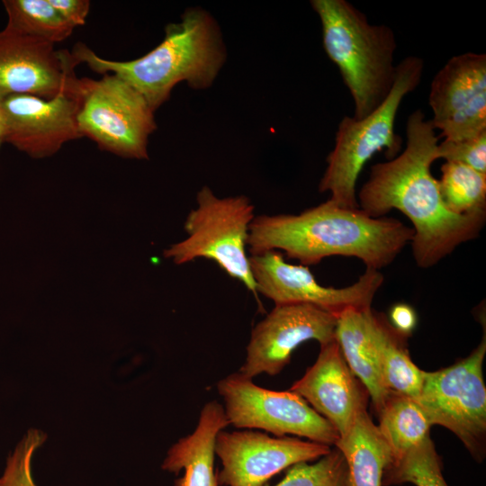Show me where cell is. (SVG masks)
<instances>
[{"label":"cell","mask_w":486,"mask_h":486,"mask_svg":"<svg viewBox=\"0 0 486 486\" xmlns=\"http://www.w3.org/2000/svg\"><path fill=\"white\" fill-rule=\"evenodd\" d=\"M371 330L387 389L417 398L422 388L424 371L412 362L406 346V337L397 332L382 314L373 310Z\"/></svg>","instance_id":"obj_20"},{"label":"cell","mask_w":486,"mask_h":486,"mask_svg":"<svg viewBox=\"0 0 486 486\" xmlns=\"http://www.w3.org/2000/svg\"><path fill=\"white\" fill-rule=\"evenodd\" d=\"M413 235L412 228L397 219L373 218L359 208H344L328 200L299 214L255 217L247 246L251 255L281 249L306 266L342 256L380 270L411 243Z\"/></svg>","instance_id":"obj_2"},{"label":"cell","mask_w":486,"mask_h":486,"mask_svg":"<svg viewBox=\"0 0 486 486\" xmlns=\"http://www.w3.org/2000/svg\"><path fill=\"white\" fill-rule=\"evenodd\" d=\"M49 2L74 29L86 23L90 10V1L49 0Z\"/></svg>","instance_id":"obj_28"},{"label":"cell","mask_w":486,"mask_h":486,"mask_svg":"<svg viewBox=\"0 0 486 486\" xmlns=\"http://www.w3.org/2000/svg\"><path fill=\"white\" fill-rule=\"evenodd\" d=\"M77 80L51 99L30 94L4 97V143L41 158L54 155L65 143L82 138L76 121Z\"/></svg>","instance_id":"obj_15"},{"label":"cell","mask_w":486,"mask_h":486,"mask_svg":"<svg viewBox=\"0 0 486 486\" xmlns=\"http://www.w3.org/2000/svg\"><path fill=\"white\" fill-rule=\"evenodd\" d=\"M438 180L446 207L458 215L486 212V174L464 164L446 162Z\"/></svg>","instance_id":"obj_23"},{"label":"cell","mask_w":486,"mask_h":486,"mask_svg":"<svg viewBox=\"0 0 486 486\" xmlns=\"http://www.w3.org/2000/svg\"><path fill=\"white\" fill-rule=\"evenodd\" d=\"M428 103L439 139L462 140L486 131V55L466 52L448 59L431 81Z\"/></svg>","instance_id":"obj_12"},{"label":"cell","mask_w":486,"mask_h":486,"mask_svg":"<svg viewBox=\"0 0 486 486\" xmlns=\"http://www.w3.org/2000/svg\"><path fill=\"white\" fill-rule=\"evenodd\" d=\"M330 451L329 446L310 440L253 430H220L214 444L222 465L218 481L224 486H266L280 472L320 459Z\"/></svg>","instance_id":"obj_11"},{"label":"cell","mask_w":486,"mask_h":486,"mask_svg":"<svg viewBox=\"0 0 486 486\" xmlns=\"http://www.w3.org/2000/svg\"><path fill=\"white\" fill-rule=\"evenodd\" d=\"M6 26L56 44L68 38L74 28L49 0H4Z\"/></svg>","instance_id":"obj_22"},{"label":"cell","mask_w":486,"mask_h":486,"mask_svg":"<svg viewBox=\"0 0 486 486\" xmlns=\"http://www.w3.org/2000/svg\"><path fill=\"white\" fill-rule=\"evenodd\" d=\"M406 135V148L400 155L371 167L357 203L373 218L384 217L393 209L404 214L412 223L410 245L416 264L428 268L474 239L484 226L486 212L458 215L445 204L430 170L439 137L420 109L409 116Z\"/></svg>","instance_id":"obj_1"},{"label":"cell","mask_w":486,"mask_h":486,"mask_svg":"<svg viewBox=\"0 0 486 486\" xmlns=\"http://www.w3.org/2000/svg\"><path fill=\"white\" fill-rule=\"evenodd\" d=\"M77 126L82 137L117 156L148 159L155 111L130 85L106 73L100 79L78 78Z\"/></svg>","instance_id":"obj_7"},{"label":"cell","mask_w":486,"mask_h":486,"mask_svg":"<svg viewBox=\"0 0 486 486\" xmlns=\"http://www.w3.org/2000/svg\"><path fill=\"white\" fill-rule=\"evenodd\" d=\"M289 391L297 393L338 431L346 433L366 410L368 392L348 367L335 341L320 346L316 362Z\"/></svg>","instance_id":"obj_16"},{"label":"cell","mask_w":486,"mask_h":486,"mask_svg":"<svg viewBox=\"0 0 486 486\" xmlns=\"http://www.w3.org/2000/svg\"><path fill=\"white\" fill-rule=\"evenodd\" d=\"M71 54L93 71L116 75L135 88L156 112L185 82L194 90H205L215 81L227 52L216 20L201 8L186 9L178 22L165 28L163 40L144 56L128 61L99 57L85 43H76Z\"/></svg>","instance_id":"obj_3"},{"label":"cell","mask_w":486,"mask_h":486,"mask_svg":"<svg viewBox=\"0 0 486 486\" xmlns=\"http://www.w3.org/2000/svg\"><path fill=\"white\" fill-rule=\"evenodd\" d=\"M410 482L416 486H448L430 436L392 462L385 470L382 486Z\"/></svg>","instance_id":"obj_24"},{"label":"cell","mask_w":486,"mask_h":486,"mask_svg":"<svg viewBox=\"0 0 486 486\" xmlns=\"http://www.w3.org/2000/svg\"><path fill=\"white\" fill-rule=\"evenodd\" d=\"M423 70L422 58L406 57L397 65L391 92L376 109L363 119L342 118L319 184L320 193L330 194V202L344 208H358L356 186L365 163L383 149L388 159L399 154L402 140L394 130L396 115L404 97L419 85Z\"/></svg>","instance_id":"obj_5"},{"label":"cell","mask_w":486,"mask_h":486,"mask_svg":"<svg viewBox=\"0 0 486 486\" xmlns=\"http://www.w3.org/2000/svg\"><path fill=\"white\" fill-rule=\"evenodd\" d=\"M392 328L404 337H409L417 324V315L413 308L406 303H397L390 310Z\"/></svg>","instance_id":"obj_29"},{"label":"cell","mask_w":486,"mask_h":486,"mask_svg":"<svg viewBox=\"0 0 486 486\" xmlns=\"http://www.w3.org/2000/svg\"><path fill=\"white\" fill-rule=\"evenodd\" d=\"M217 390L229 425L235 428L261 429L275 436L294 435L328 446L339 438L326 418L291 391L262 388L238 372L220 380Z\"/></svg>","instance_id":"obj_9"},{"label":"cell","mask_w":486,"mask_h":486,"mask_svg":"<svg viewBox=\"0 0 486 486\" xmlns=\"http://www.w3.org/2000/svg\"><path fill=\"white\" fill-rule=\"evenodd\" d=\"M229 422L224 408L215 400L207 402L200 412L193 433L180 438L167 451L162 469L179 473L176 486H219L214 470V444L218 433Z\"/></svg>","instance_id":"obj_17"},{"label":"cell","mask_w":486,"mask_h":486,"mask_svg":"<svg viewBox=\"0 0 486 486\" xmlns=\"http://www.w3.org/2000/svg\"><path fill=\"white\" fill-rule=\"evenodd\" d=\"M197 206L184 222L187 238L164 251L176 265L197 258L214 261L230 277L257 294L247 255L254 205L244 195L220 198L208 186L196 195Z\"/></svg>","instance_id":"obj_6"},{"label":"cell","mask_w":486,"mask_h":486,"mask_svg":"<svg viewBox=\"0 0 486 486\" xmlns=\"http://www.w3.org/2000/svg\"><path fill=\"white\" fill-rule=\"evenodd\" d=\"M4 143V113L3 108V99L0 98V148Z\"/></svg>","instance_id":"obj_30"},{"label":"cell","mask_w":486,"mask_h":486,"mask_svg":"<svg viewBox=\"0 0 486 486\" xmlns=\"http://www.w3.org/2000/svg\"><path fill=\"white\" fill-rule=\"evenodd\" d=\"M377 413V427L391 448L392 462L403 457L429 436L431 424L411 397L391 391Z\"/></svg>","instance_id":"obj_21"},{"label":"cell","mask_w":486,"mask_h":486,"mask_svg":"<svg viewBox=\"0 0 486 486\" xmlns=\"http://www.w3.org/2000/svg\"><path fill=\"white\" fill-rule=\"evenodd\" d=\"M45 439L46 436L40 430L27 431L7 458L0 486H37L32 473V460Z\"/></svg>","instance_id":"obj_26"},{"label":"cell","mask_w":486,"mask_h":486,"mask_svg":"<svg viewBox=\"0 0 486 486\" xmlns=\"http://www.w3.org/2000/svg\"><path fill=\"white\" fill-rule=\"evenodd\" d=\"M347 467L346 486H382L393 457L391 448L367 410L360 411L350 428L335 444Z\"/></svg>","instance_id":"obj_19"},{"label":"cell","mask_w":486,"mask_h":486,"mask_svg":"<svg viewBox=\"0 0 486 486\" xmlns=\"http://www.w3.org/2000/svg\"><path fill=\"white\" fill-rule=\"evenodd\" d=\"M464 164L486 174V131L462 140H443L436 148V159Z\"/></svg>","instance_id":"obj_27"},{"label":"cell","mask_w":486,"mask_h":486,"mask_svg":"<svg viewBox=\"0 0 486 486\" xmlns=\"http://www.w3.org/2000/svg\"><path fill=\"white\" fill-rule=\"evenodd\" d=\"M485 354L484 331L481 343L467 357L448 367L424 372L420 393L415 398L431 426L440 425L455 434L478 462L484 459L486 445Z\"/></svg>","instance_id":"obj_8"},{"label":"cell","mask_w":486,"mask_h":486,"mask_svg":"<svg viewBox=\"0 0 486 486\" xmlns=\"http://www.w3.org/2000/svg\"><path fill=\"white\" fill-rule=\"evenodd\" d=\"M347 467L338 449L314 464L299 463L288 468L284 478L274 486H346ZM267 486V485H266Z\"/></svg>","instance_id":"obj_25"},{"label":"cell","mask_w":486,"mask_h":486,"mask_svg":"<svg viewBox=\"0 0 486 486\" xmlns=\"http://www.w3.org/2000/svg\"><path fill=\"white\" fill-rule=\"evenodd\" d=\"M337 319L312 305H275L252 329L238 373L249 379L278 374L305 341L317 340L320 346L335 341Z\"/></svg>","instance_id":"obj_13"},{"label":"cell","mask_w":486,"mask_h":486,"mask_svg":"<svg viewBox=\"0 0 486 486\" xmlns=\"http://www.w3.org/2000/svg\"><path fill=\"white\" fill-rule=\"evenodd\" d=\"M322 29L326 54L336 64L353 103L355 119L376 109L391 92L397 73L395 33L372 24L346 0H311Z\"/></svg>","instance_id":"obj_4"},{"label":"cell","mask_w":486,"mask_h":486,"mask_svg":"<svg viewBox=\"0 0 486 486\" xmlns=\"http://www.w3.org/2000/svg\"><path fill=\"white\" fill-rule=\"evenodd\" d=\"M249 265L256 292L275 305H312L337 318L349 310L371 309L373 300L383 283L380 270L366 268L349 286H324L317 282L308 266L285 262L276 250L251 255Z\"/></svg>","instance_id":"obj_10"},{"label":"cell","mask_w":486,"mask_h":486,"mask_svg":"<svg viewBox=\"0 0 486 486\" xmlns=\"http://www.w3.org/2000/svg\"><path fill=\"white\" fill-rule=\"evenodd\" d=\"M8 26L0 31V98L30 94L51 99L77 80L78 63L68 50Z\"/></svg>","instance_id":"obj_14"},{"label":"cell","mask_w":486,"mask_h":486,"mask_svg":"<svg viewBox=\"0 0 486 486\" xmlns=\"http://www.w3.org/2000/svg\"><path fill=\"white\" fill-rule=\"evenodd\" d=\"M372 308L349 310L337 319L335 340L348 367L361 382L378 412L391 392L381 374L371 330Z\"/></svg>","instance_id":"obj_18"}]
</instances>
